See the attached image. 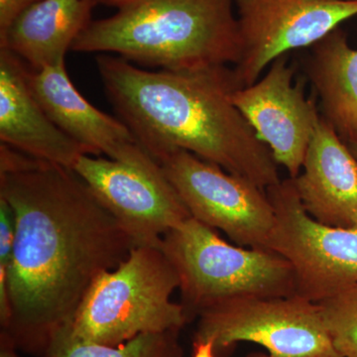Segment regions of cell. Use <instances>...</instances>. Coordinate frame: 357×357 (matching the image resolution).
<instances>
[{
	"instance_id": "cell-1",
	"label": "cell",
	"mask_w": 357,
	"mask_h": 357,
	"mask_svg": "<svg viewBox=\"0 0 357 357\" xmlns=\"http://www.w3.org/2000/svg\"><path fill=\"white\" fill-rule=\"evenodd\" d=\"M0 198L16 222L10 321L1 333L16 349L42 356L72 323L93 281L137 245L73 169L44 162L0 174Z\"/></svg>"
},
{
	"instance_id": "cell-2",
	"label": "cell",
	"mask_w": 357,
	"mask_h": 357,
	"mask_svg": "<svg viewBox=\"0 0 357 357\" xmlns=\"http://www.w3.org/2000/svg\"><path fill=\"white\" fill-rule=\"evenodd\" d=\"M96 66L119 119L155 160L185 150L265 191L282 180L273 155L232 102L243 88L234 68L150 72L107 54Z\"/></svg>"
},
{
	"instance_id": "cell-3",
	"label": "cell",
	"mask_w": 357,
	"mask_h": 357,
	"mask_svg": "<svg viewBox=\"0 0 357 357\" xmlns=\"http://www.w3.org/2000/svg\"><path fill=\"white\" fill-rule=\"evenodd\" d=\"M236 0H131L91 21L72 45L82 53H114L129 62L188 70L236 65L241 44Z\"/></svg>"
},
{
	"instance_id": "cell-4",
	"label": "cell",
	"mask_w": 357,
	"mask_h": 357,
	"mask_svg": "<svg viewBox=\"0 0 357 357\" xmlns=\"http://www.w3.org/2000/svg\"><path fill=\"white\" fill-rule=\"evenodd\" d=\"M177 271L161 246L137 245L115 269L93 281L69 325L84 342L119 345L143 335L182 330L189 323Z\"/></svg>"
},
{
	"instance_id": "cell-5",
	"label": "cell",
	"mask_w": 357,
	"mask_h": 357,
	"mask_svg": "<svg viewBox=\"0 0 357 357\" xmlns=\"http://www.w3.org/2000/svg\"><path fill=\"white\" fill-rule=\"evenodd\" d=\"M161 248L178 279L188 321L225 301L296 295L290 263L268 248L223 241L215 229L190 218L162 238Z\"/></svg>"
},
{
	"instance_id": "cell-6",
	"label": "cell",
	"mask_w": 357,
	"mask_h": 357,
	"mask_svg": "<svg viewBox=\"0 0 357 357\" xmlns=\"http://www.w3.org/2000/svg\"><path fill=\"white\" fill-rule=\"evenodd\" d=\"M210 340L217 354L238 342L267 354L248 357H342L326 331L319 307L298 295L236 298L199 312L194 340Z\"/></svg>"
},
{
	"instance_id": "cell-7",
	"label": "cell",
	"mask_w": 357,
	"mask_h": 357,
	"mask_svg": "<svg viewBox=\"0 0 357 357\" xmlns=\"http://www.w3.org/2000/svg\"><path fill=\"white\" fill-rule=\"evenodd\" d=\"M275 211L268 249L292 266L296 295L323 302L357 284V229L330 227L305 211L291 178L266 190Z\"/></svg>"
},
{
	"instance_id": "cell-8",
	"label": "cell",
	"mask_w": 357,
	"mask_h": 357,
	"mask_svg": "<svg viewBox=\"0 0 357 357\" xmlns=\"http://www.w3.org/2000/svg\"><path fill=\"white\" fill-rule=\"evenodd\" d=\"M195 220L222 230L236 245L268 248L275 211L266 191L185 150L156 159Z\"/></svg>"
},
{
	"instance_id": "cell-9",
	"label": "cell",
	"mask_w": 357,
	"mask_h": 357,
	"mask_svg": "<svg viewBox=\"0 0 357 357\" xmlns=\"http://www.w3.org/2000/svg\"><path fill=\"white\" fill-rule=\"evenodd\" d=\"M236 7L241 52L234 70L243 88L276 59L311 48L357 16L351 0H236Z\"/></svg>"
},
{
	"instance_id": "cell-10",
	"label": "cell",
	"mask_w": 357,
	"mask_h": 357,
	"mask_svg": "<svg viewBox=\"0 0 357 357\" xmlns=\"http://www.w3.org/2000/svg\"><path fill=\"white\" fill-rule=\"evenodd\" d=\"M74 171L136 245L161 246L167 232L192 218L158 162L139 165L84 154Z\"/></svg>"
},
{
	"instance_id": "cell-11",
	"label": "cell",
	"mask_w": 357,
	"mask_h": 357,
	"mask_svg": "<svg viewBox=\"0 0 357 357\" xmlns=\"http://www.w3.org/2000/svg\"><path fill=\"white\" fill-rule=\"evenodd\" d=\"M296 65L289 63L288 55L282 56L264 77L232 95L234 105L292 178L302 170L321 117L316 102L305 93V79L294 83Z\"/></svg>"
},
{
	"instance_id": "cell-12",
	"label": "cell",
	"mask_w": 357,
	"mask_h": 357,
	"mask_svg": "<svg viewBox=\"0 0 357 357\" xmlns=\"http://www.w3.org/2000/svg\"><path fill=\"white\" fill-rule=\"evenodd\" d=\"M33 95L61 130L88 150L91 156L147 165L157 162L121 119L100 112L70 81L65 63L40 70L29 68Z\"/></svg>"
},
{
	"instance_id": "cell-13",
	"label": "cell",
	"mask_w": 357,
	"mask_h": 357,
	"mask_svg": "<svg viewBox=\"0 0 357 357\" xmlns=\"http://www.w3.org/2000/svg\"><path fill=\"white\" fill-rule=\"evenodd\" d=\"M29 67L0 48V140L42 161L74 170L88 150L56 126L33 95Z\"/></svg>"
},
{
	"instance_id": "cell-14",
	"label": "cell",
	"mask_w": 357,
	"mask_h": 357,
	"mask_svg": "<svg viewBox=\"0 0 357 357\" xmlns=\"http://www.w3.org/2000/svg\"><path fill=\"white\" fill-rule=\"evenodd\" d=\"M292 180L301 203L314 220L330 227L357 229V161L323 116L302 170Z\"/></svg>"
},
{
	"instance_id": "cell-15",
	"label": "cell",
	"mask_w": 357,
	"mask_h": 357,
	"mask_svg": "<svg viewBox=\"0 0 357 357\" xmlns=\"http://www.w3.org/2000/svg\"><path fill=\"white\" fill-rule=\"evenodd\" d=\"M98 4V0L34 2L0 33V48L13 52L33 70L62 64Z\"/></svg>"
},
{
	"instance_id": "cell-16",
	"label": "cell",
	"mask_w": 357,
	"mask_h": 357,
	"mask_svg": "<svg viewBox=\"0 0 357 357\" xmlns=\"http://www.w3.org/2000/svg\"><path fill=\"white\" fill-rule=\"evenodd\" d=\"M305 73L321 116L345 144L357 143V50L338 27L310 48Z\"/></svg>"
},
{
	"instance_id": "cell-17",
	"label": "cell",
	"mask_w": 357,
	"mask_h": 357,
	"mask_svg": "<svg viewBox=\"0 0 357 357\" xmlns=\"http://www.w3.org/2000/svg\"><path fill=\"white\" fill-rule=\"evenodd\" d=\"M41 357H184L180 330L143 333L119 345L84 342L69 325L56 333Z\"/></svg>"
},
{
	"instance_id": "cell-18",
	"label": "cell",
	"mask_w": 357,
	"mask_h": 357,
	"mask_svg": "<svg viewBox=\"0 0 357 357\" xmlns=\"http://www.w3.org/2000/svg\"><path fill=\"white\" fill-rule=\"evenodd\" d=\"M318 305L335 351L357 357V284Z\"/></svg>"
},
{
	"instance_id": "cell-19",
	"label": "cell",
	"mask_w": 357,
	"mask_h": 357,
	"mask_svg": "<svg viewBox=\"0 0 357 357\" xmlns=\"http://www.w3.org/2000/svg\"><path fill=\"white\" fill-rule=\"evenodd\" d=\"M16 222L13 208L0 198V272L8 276L15 241Z\"/></svg>"
},
{
	"instance_id": "cell-20",
	"label": "cell",
	"mask_w": 357,
	"mask_h": 357,
	"mask_svg": "<svg viewBox=\"0 0 357 357\" xmlns=\"http://www.w3.org/2000/svg\"><path fill=\"white\" fill-rule=\"evenodd\" d=\"M24 7L25 0H0V33L6 31Z\"/></svg>"
},
{
	"instance_id": "cell-21",
	"label": "cell",
	"mask_w": 357,
	"mask_h": 357,
	"mask_svg": "<svg viewBox=\"0 0 357 357\" xmlns=\"http://www.w3.org/2000/svg\"><path fill=\"white\" fill-rule=\"evenodd\" d=\"M192 357H218L215 344L210 340L192 342Z\"/></svg>"
},
{
	"instance_id": "cell-22",
	"label": "cell",
	"mask_w": 357,
	"mask_h": 357,
	"mask_svg": "<svg viewBox=\"0 0 357 357\" xmlns=\"http://www.w3.org/2000/svg\"><path fill=\"white\" fill-rule=\"evenodd\" d=\"M15 345L6 333L0 335V357H20L16 352Z\"/></svg>"
},
{
	"instance_id": "cell-23",
	"label": "cell",
	"mask_w": 357,
	"mask_h": 357,
	"mask_svg": "<svg viewBox=\"0 0 357 357\" xmlns=\"http://www.w3.org/2000/svg\"><path fill=\"white\" fill-rule=\"evenodd\" d=\"M129 1H131V0H98V4L100 3L103 4V6H114L119 8V7L124 6V4L128 3Z\"/></svg>"
},
{
	"instance_id": "cell-24",
	"label": "cell",
	"mask_w": 357,
	"mask_h": 357,
	"mask_svg": "<svg viewBox=\"0 0 357 357\" xmlns=\"http://www.w3.org/2000/svg\"><path fill=\"white\" fill-rule=\"evenodd\" d=\"M349 146V150H351V153L354 154V156L356 157L357 161V143H351V144H347Z\"/></svg>"
},
{
	"instance_id": "cell-25",
	"label": "cell",
	"mask_w": 357,
	"mask_h": 357,
	"mask_svg": "<svg viewBox=\"0 0 357 357\" xmlns=\"http://www.w3.org/2000/svg\"><path fill=\"white\" fill-rule=\"evenodd\" d=\"M39 1V0H25V7L30 6V4L34 3V2ZM24 7V8H25Z\"/></svg>"
},
{
	"instance_id": "cell-26",
	"label": "cell",
	"mask_w": 357,
	"mask_h": 357,
	"mask_svg": "<svg viewBox=\"0 0 357 357\" xmlns=\"http://www.w3.org/2000/svg\"><path fill=\"white\" fill-rule=\"evenodd\" d=\"M351 1H357V0H351Z\"/></svg>"
}]
</instances>
